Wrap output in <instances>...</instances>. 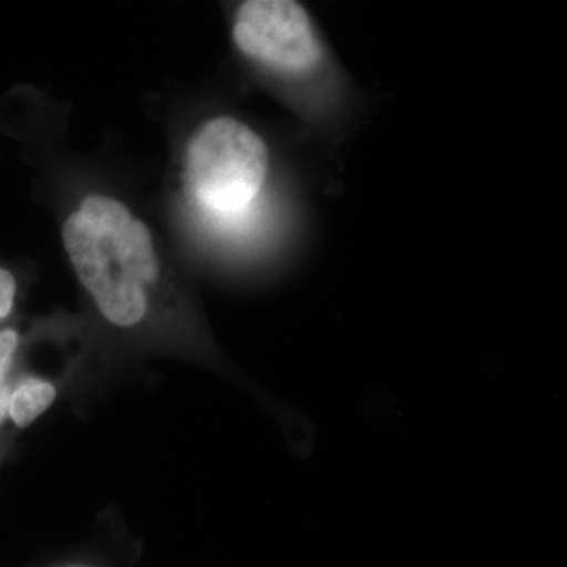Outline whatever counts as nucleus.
<instances>
[{"label": "nucleus", "instance_id": "nucleus-1", "mask_svg": "<svg viewBox=\"0 0 567 567\" xmlns=\"http://www.w3.org/2000/svg\"><path fill=\"white\" fill-rule=\"evenodd\" d=\"M61 237L71 270L104 322L122 333L155 322L166 275L155 235L128 205L87 194L63 219Z\"/></svg>", "mask_w": 567, "mask_h": 567}, {"label": "nucleus", "instance_id": "nucleus-2", "mask_svg": "<svg viewBox=\"0 0 567 567\" xmlns=\"http://www.w3.org/2000/svg\"><path fill=\"white\" fill-rule=\"evenodd\" d=\"M270 163L267 142L252 126L216 115L200 123L186 145V185L207 215L238 221L262 194Z\"/></svg>", "mask_w": 567, "mask_h": 567}, {"label": "nucleus", "instance_id": "nucleus-3", "mask_svg": "<svg viewBox=\"0 0 567 567\" xmlns=\"http://www.w3.org/2000/svg\"><path fill=\"white\" fill-rule=\"evenodd\" d=\"M233 41L254 65L290 80L309 76L324 61L316 22L295 0H245L234 13Z\"/></svg>", "mask_w": 567, "mask_h": 567}, {"label": "nucleus", "instance_id": "nucleus-4", "mask_svg": "<svg viewBox=\"0 0 567 567\" xmlns=\"http://www.w3.org/2000/svg\"><path fill=\"white\" fill-rule=\"evenodd\" d=\"M59 385L43 375H25L11 386L9 421L14 427L28 429L54 405Z\"/></svg>", "mask_w": 567, "mask_h": 567}, {"label": "nucleus", "instance_id": "nucleus-5", "mask_svg": "<svg viewBox=\"0 0 567 567\" xmlns=\"http://www.w3.org/2000/svg\"><path fill=\"white\" fill-rule=\"evenodd\" d=\"M21 334L14 328L0 330V382L10 380L11 369L20 350Z\"/></svg>", "mask_w": 567, "mask_h": 567}, {"label": "nucleus", "instance_id": "nucleus-6", "mask_svg": "<svg viewBox=\"0 0 567 567\" xmlns=\"http://www.w3.org/2000/svg\"><path fill=\"white\" fill-rule=\"evenodd\" d=\"M17 290L14 275L7 268L0 267V322H6L13 312Z\"/></svg>", "mask_w": 567, "mask_h": 567}, {"label": "nucleus", "instance_id": "nucleus-7", "mask_svg": "<svg viewBox=\"0 0 567 567\" xmlns=\"http://www.w3.org/2000/svg\"><path fill=\"white\" fill-rule=\"evenodd\" d=\"M11 386H13V383L10 380L0 382V427H3L9 421Z\"/></svg>", "mask_w": 567, "mask_h": 567}, {"label": "nucleus", "instance_id": "nucleus-8", "mask_svg": "<svg viewBox=\"0 0 567 567\" xmlns=\"http://www.w3.org/2000/svg\"><path fill=\"white\" fill-rule=\"evenodd\" d=\"M58 567H91V566H84V565H69V566H58Z\"/></svg>", "mask_w": 567, "mask_h": 567}]
</instances>
